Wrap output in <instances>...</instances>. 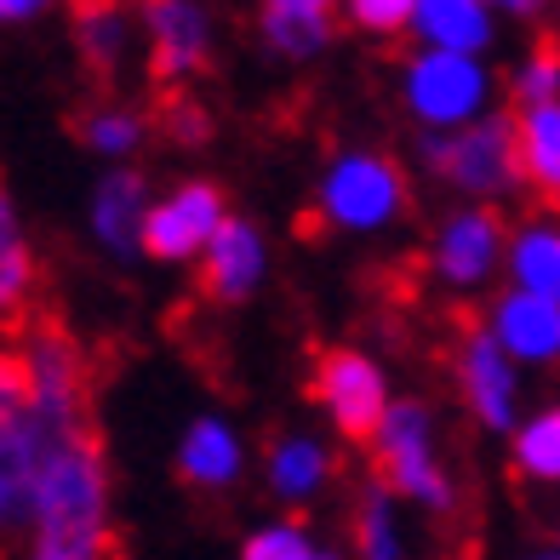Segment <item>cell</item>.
<instances>
[{
  "mask_svg": "<svg viewBox=\"0 0 560 560\" xmlns=\"http://www.w3.org/2000/svg\"><path fill=\"white\" fill-rule=\"evenodd\" d=\"M115 521H109V464L97 429L63 435L52 446L35 487V509L23 526V560H109Z\"/></svg>",
  "mask_w": 560,
  "mask_h": 560,
  "instance_id": "6da1fadb",
  "label": "cell"
},
{
  "mask_svg": "<svg viewBox=\"0 0 560 560\" xmlns=\"http://www.w3.org/2000/svg\"><path fill=\"white\" fill-rule=\"evenodd\" d=\"M372 475L400 503H418L429 515H452L457 509V487H452V475L441 464V441H435V412L423 400L389 406V418L372 441Z\"/></svg>",
  "mask_w": 560,
  "mask_h": 560,
  "instance_id": "7a4b0ae2",
  "label": "cell"
},
{
  "mask_svg": "<svg viewBox=\"0 0 560 560\" xmlns=\"http://www.w3.org/2000/svg\"><path fill=\"white\" fill-rule=\"evenodd\" d=\"M406 207H412V184L384 149H343L326 161L315 184V212L343 235H377V229L400 223Z\"/></svg>",
  "mask_w": 560,
  "mask_h": 560,
  "instance_id": "3957f363",
  "label": "cell"
},
{
  "mask_svg": "<svg viewBox=\"0 0 560 560\" xmlns=\"http://www.w3.org/2000/svg\"><path fill=\"white\" fill-rule=\"evenodd\" d=\"M418 155H423V166L435 172L441 184L464 189L469 200H480V207L515 195L526 184L515 115H487V120L464 126V132H423Z\"/></svg>",
  "mask_w": 560,
  "mask_h": 560,
  "instance_id": "277c9868",
  "label": "cell"
},
{
  "mask_svg": "<svg viewBox=\"0 0 560 560\" xmlns=\"http://www.w3.org/2000/svg\"><path fill=\"white\" fill-rule=\"evenodd\" d=\"M400 104L423 132H464L492 115V69L487 58L457 52H412L400 63Z\"/></svg>",
  "mask_w": 560,
  "mask_h": 560,
  "instance_id": "5b68a950",
  "label": "cell"
},
{
  "mask_svg": "<svg viewBox=\"0 0 560 560\" xmlns=\"http://www.w3.org/2000/svg\"><path fill=\"white\" fill-rule=\"evenodd\" d=\"M315 400H320V412L332 418V429L343 441H361L372 446L377 441V429H384L389 418V377L384 366L372 361L366 349H326L320 361H315Z\"/></svg>",
  "mask_w": 560,
  "mask_h": 560,
  "instance_id": "8992f818",
  "label": "cell"
},
{
  "mask_svg": "<svg viewBox=\"0 0 560 560\" xmlns=\"http://www.w3.org/2000/svg\"><path fill=\"white\" fill-rule=\"evenodd\" d=\"M509 229L492 207H457L429 241V269L446 292H480L498 269H509Z\"/></svg>",
  "mask_w": 560,
  "mask_h": 560,
  "instance_id": "52a82bcc",
  "label": "cell"
},
{
  "mask_svg": "<svg viewBox=\"0 0 560 560\" xmlns=\"http://www.w3.org/2000/svg\"><path fill=\"white\" fill-rule=\"evenodd\" d=\"M452 372H457V395L475 412V423L492 429V435H515L521 429V366L498 349L487 326L464 332V343L452 354Z\"/></svg>",
  "mask_w": 560,
  "mask_h": 560,
  "instance_id": "ba28073f",
  "label": "cell"
},
{
  "mask_svg": "<svg viewBox=\"0 0 560 560\" xmlns=\"http://www.w3.org/2000/svg\"><path fill=\"white\" fill-rule=\"evenodd\" d=\"M223 223H229L223 189L207 184V177H189V184H177L172 195L155 200L149 229H143V258H161V264H189L195 258L200 264Z\"/></svg>",
  "mask_w": 560,
  "mask_h": 560,
  "instance_id": "9c48e42d",
  "label": "cell"
},
{
  "mask_svg": "<svg viewBox=\"0 0 560 560\" xmlns=\"http://www.w3.org/2000/svg\"><path fill=\"white\" fill-rule=\"evenodd\" d=\"M149 30V74L161 86H184L212 63V18L195 0H161L143 12Z\"/></svg>",
  "mask_w": 560,
  "mask_h": 560,
  "instance_id": "30bf717a",
  "label": "cell"
},
{
  "mask_svg": "<svg viewBox=\"0 0 560 560\" xmlns=\"http://www.w3.org/2000/svg\"><path fill=\"white\" fill-rule=\"evenodd\" d=\"M487 332L515 366H560V303L503 287L487 310Z\"/></svg>",
  "mask_w": 560,
  "mask_h": 560,
  "instance_id": "8fae6325",
  "label": "cell"
},
{
  "mask_svg": "<svg viewBox=\"0 0 560 560\" xmlns=\"http://www.w3.org/2000/svg\"><path fill=\"white\" fill-rule=\"evenodd\" d=\"M149 212H155V200H149L143 172L115 166L109 177H97V189H92V241L104 246L109 258L132 264V258H143Z\"/></svg>",
  "mask_w": 560,
  "mask_h": 560,
  "instance_id": "7c38bea8",
  "label": "cell"
},
{
  "mask_svg": "<svg viewBox=\"0 0 560 560\" xmlns=\"http://www.w3.org/2000/svg\"><path fill=\"white\" fill-rule=\"evenodd\" d=\"M264 275H269L264 229L252 218H229L218 229V241L207 246V258H200V292L212 303H246L264 287Z\"/></svg>",
  "mask_w": 560,
  "mask_h": 560,
  "instance_id": "4fadbf2b",
  "label": "cell"
},
{
  "mask_svg": "<svg viewBox=\"0 0 560 560\" xmlns=\"http://www.w3.org/2000/svg\"><path fill=\"white\" fill-rule=\"evenodd\" d=\"M177 475L195 492H229L246 475V441L223 418H195L177 441Z\"/></svg>",
  "mask_w": 560,
  "mask_h": 560,
  "instance_id": "5bb4252c",
  "label": "cell"
},
{
  "mask_svg": "<svg viewBox=\"0 0 560 560\" xmlns=\"http://www.w3.org/2000/svg\"><path fill=\"white\" fill-rule=\"evenodd\" d=\"M332 475H338V457L326 441L315 435H275L269 441V457H264V480H269V492L280 503H315L326 487H332Z\"/></svg>",
  "mask_w": 560,
  "mask_h": 560,
  "instance_id": "9a60e30c",
  "label": "cell"
},
{
  "mask_svg": "<svg viewBox=\"0 0 560 560\" xmlns=\"http://www.w3.org/2000/svg\"><path fill=\"white\" fill-rule=\"evenodd\" d=\"M412 35L429 52H457V58H480L498 35V12L487 0H418Z\"/></svg>",
  "mask_w": 560,
  "mask_h": 560,
  "instance_id": "2e32d148",
  "label": "cell"
},
{
  "mask_svg": "<svg viewBox=\"0 0 560 560\" xmlns=\"http://www.w3.org/2000/svg\"><path fill=\"white\" fill-rule=\"evenodd\" d=\"M35 298V246L18 218V200L0 177V326H18Z\"/></svg>",
  "mask_w": 560,
  "mask_h": 560,
  "instance_id": "e0dca14e",
  "label": "cell"
},
{
  "mask_svg": "<svg viewBox=\"0 0 560 560\" xmlns=\"http://www.w3.org/2000/svg\"><path fill=\"white\" fill-rule=\"evenodd\" d=\"M509 287L560 303V218H526L509 235Z\"/></svg>",
  "mask_w": 560,
  "mask_h": 560,
  "instance_id": "ac0fdd59",
  "label": "cell"
},
{
  "mask_svg": "<svg viewBox=\"0 0 560 560\" xmlns=\"http://www.w3.org/2000/svg\"><path fill=\"white\" fill-rule=\"evenodd\" d=\"M400 498L389 487H372L354 498V521H349V555L354 560H406V532H400Z\"/></svg>",
  "mask_w": 560,
  "mask_h": 560,
  "instance_id": "d6986e66",
  "label": "cell"
},
{
  "mask_svg": "<svg viewBox=\"0 0 560 560\" xmlns=\"http://www.w3.org/2000/svg\"><path fill=\"white\" fill-rule=\"evenodd\" d=\"M509 457H515V475L532 487H560V400L521 418V429L509 435Z\"/></svg>",
  "mask_w": 560,
  "mask_h": 560,
  "instance_id": "ffe728a7",
  "label": "cell"
},
{
  "mask_svg": "<svg viewBox=\"0 0 560 560\" xmlns=\"http://www.w3.org/2000/svg\"><path fill=\"white\" fill-rule=\"evenodd\" d=\"M74 46L92 69H120L126 46H132V18L120 0H74Z\"/></svg>",
  "mask_w": 560,
  "mask_h": 560,
  "instance_id": "44dd1931",
  "label": "cell"
},
{
  "mask_svg": "<svg viewBox=\"0 0 560 560\" xmlns=\"http://www.w3.org/2000/svg\"><path fill=\"white\" fill-rule=\"evenodd\" d=\"M521 126V172L526 184L560 200V104H544V109H521L515 115Z\"/></svg>",
  "mask_w": 560,
  "mask_h": 560,
  "instance_id": "7402d4cb",
  "label": "cell"
},
{
  "mask_svg": "<svg viewBox=\"0 0 560 560\" xmlns=\"http://www.w3.org/2000/svg\"><path fill=\"white\" fill-rule=\"evenodd\" d=\"M74 132H81V143L92 149V155L126 161V155H132V149L143 143L149 120H143L138 109H126V104H92L81 120H74Z\"/></svg>",
  "mask_w": 560,
  "mask_h": 560,
  "instance_id": "603a6c76",
  "label": "cell"
},
{
  "mask_svg": "<svg viewBox=\"0 0 560 560\" xmlns=\"http://www.w3.org/2000/svg\"><path fill=\"white\" fill-rule=\"evenodd\" d=\"M258 30H264V46L275 58H292V63H303V58H320L326 46H332V18H303V12H275V7H264V18H258Z\"/></svg>",
  "mask_w": 560,
  "mask_h": 560,
  "instance_id": "cb8c5ba5",
  "label": "cell"
},
{
  "mask_svg": "<svg viewBox=\"0 0 560 560\" xmlns=\"http://www.w3.org/2000/svg\"><path fill=\"white\" fill-rule=\"evenodd\" d=\"M320 555H326V544L303 521H292V515L252 526L246 544H241V560H320Z\"/></svg>",
  "mask_w": 560,
  "mask_h": 560,
  "instance_id": "d4e9b609",
  "label": "cell"
},
{
  "mask_svg": "<svg viewBox=\"0 0 560 560\" xmlns=\"http://www.w3.org/2000/svg\"><path fill=\"white\" fill-rule=\"evenodd\" d=\"M509 92H515L521 109L560 104V40H538V46H532V52L515 63V74H509Z\"/></svg>",
  "mask_w": 560,
  "mask_h": 560,
  "instance_id": "484cf974",
  "label": "cell"
},
{
  "mask_svg": "<svg viewBox=\"0 0 560 560\" xmlns=\"http://www.w3.org/2000/svg\"><path fill=\"white\" fill-rule=\"evenodd\" d=\"M343 12L361 35H406L418 18V0H343Z\"/></svg>",
  "mask_w": 560,
  "mask_h": 560,
  "instance_id": "4316f807",
  "label": "cell"
},
{
  "mask_svg": "<svg viewBox=\"0 0 560 560\" xmlns=\"http://www.w3.org/2000/svg\"><path fill=\"white\" fill-rule=\"evenodd\" d=\"M166 132L177 138V143H207V132H212V120L200 115L189 97H172L166 104Z\"/></svg>",
  "mask_w": 560,
  "mask_h": 560,
  "instance_id": "83f0119b",
  "label": "cell"
},
{
  "mask_svg": "<svg viewBox=\"0 0 560 560\" xmlns=\"http://www.w3.org/2000/svg\"><path fill=\"white\" fill-rule=\"evenodd\" d=\"M52 0H0V30H12V23H30V18H40Z\"/></svg>",
  "mask_w": 560,
  "mask_h": 560,
  "instance_id": "f1b7e54d",
  "label": "cell"
},
{
  "mask_svg": "<svg viewBox=\"0 0 560 560\" xmlns=\"http://www.w3.org/2000/svg\"><path fill=\"white\" fill-rule=\"evenodd\" d=\"M264 7H275V12H303V18H332L343 0H264Z\"/></svg>",
  "mask_w": 560,
  "mask_h": 560,
  "instance_id": "f546056e",
  "label": "cell"
},
{
  "mask_svg": "<svg viewBox=\"0 0 560 560\" xmlns=\"http://www.w3.org/2000/svg\"><path fill=\"white\" fill-rule=\"evenodd\" d=\"M492 12H509V18H544L555 0H487Z\"/></svg>",
  "mask_w": 560,
  "mask_h": 560,
  "instance_id": "4dcf8cb0",
  "label": "cell"
},
{
  "mask_svg": "<svg viewBox=\"0 0 560 560\" xmlns=\"http://www.w3.org/2000/svg\"><path fill=\"white\" fill-rule=\"evenodd\" d=\"M526 560H560V549H532Z\"/></svg>",
  "mask_w": 560,
  "mask_h": 560,
  "instance_id": "1f68e13d",
  "label": "cell"
},
{
  "mask_svg": "<svg viewBox=\"0 0 560 560\" xmlns=\"http://www.w3.org/2000/svg\"><path fill=\"white\" fill-rule=\"evenodd\" d=\"M143 7H161V0H143Z\"/></svg>",
  "mask_w": 560,
  "mask_h": 560,
  "instance_id": "d6a6232c",
  "label": "cell"
},
{
  "mask_svg": "<svg viewBox=\"0 0 560 560\" xmlns=\"http://www.w3.org/2000/svg\"><path fill=\"white\" fill-rule=\"evenodd\" d=\"M555 12H560V0H555Z\"/></svg>",
  "mask_w": 560,
  "mask_h": 560,
  "instance_id": "836d02e7",
  "label": "cell"
},
{
  "mask_svg": "<svg viewBox=\"0 0 560 560\" xmlns=\"http://www.w3.org/2000/svg\"><path fill=\"white\" fill-rule=\"evenodd\" d=\"M555 549H560V544H555Z\"/></svg>",
  "mask_w": 560,
  "mask_h": 560,
  "instance_id": "e575fe53",
  "label": "cell"
}]
</instances>
